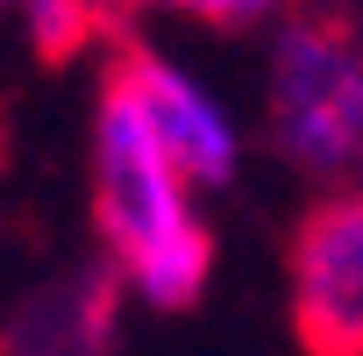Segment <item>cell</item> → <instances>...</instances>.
<instances>
[{
	"mask_svg": "<svg viewBox=\"0 0 363 356\" xmlns=\"http://www.w3.org/2000/svg\"><path fill=\"white\" fill-rule=\"evenodd\" d=\"M93 221L114 257V271L150 306H200L214 278V228L193 214L186 178L164 157L150 114L100 79V121H93Z\"/></svg>",
	"mask_w": 363,
	"mask_h": 356,
	"instance_id": "6da1fadb",
	"label": "cell"
},
{
	"mask_svg": "<svg viewBox=\"0 0 363 356\" xmlns=\"http://www.w3.org/2000/svg\"><path fill=\"white\" fill-rule=\"evenodd\" d=\"M271 150L313 178L363 171V8L313 0L299 8L271 50L264 86Z\"/></svg>",
	"mask_w": 363,
	"mask_h": 356,
	"instance_id": "7a4b0ae2",
	"label": "cell"
},
{
	"mask_svg": "<svg viewBox=\"0 0 363 356\" xmlns=\"http://www.w3.org/2000/svg\"><path fill=\"white\" fill-rule=\"evenodd\" d=\"M299 356H363V186L320 193L285 235Z\"/></svg>",
	"mask_w": 363,
	"mask_h": 356,
	"instance_id": "3957f363",
	"label": "cell"
},
{
	"mask_svg": "<svg viewBox=\"0 0 363 356\" xmlns=\"http://www.w3.org/2000/svg\"><path fill=\"white\" fill-rule=\"evenodd\" d=\"M100 79H114V86L150 114L164 157L178 164L186 186H228V178H235V128H228V114H221L186 72H171L143 36L121 29V36L107 43V72H100Z\"/></svg>",
	"mask_w": 363,
	"mask_h": 356,
	"instance_id": "277c9868",
	"label": "cell"
},
{
	"mask_svg": "<svg viewBox=\"0 0 363 356\" xmlns=\"http://www.w3.org/2000/svg\"><path fill=\"white\" fill-rule=\"evenodd\" d=\"M121 335V292L114 271L72 264L43 285H29L0 321V356H114Z\"/></svg>",
	"mask_w": 363,
	"mask_h": 356,
	"instance_id": "5b68a950",
	"label": "cell"
},
{
	"mask_svg": "<svg viewBox=\"0 0 363 356\" xmlns=\"http://www.w3.org/2000/svg\"><path fill=\"white\" fill-rule=\"evenodd\" d=\"M121 22H128L121 0H29V43H36V65L57 72V65H72L79 50L114 43Z\"/></svg>",
	"mask_w": 363,
	"mask_h": 356,
	"instance_id": "8992f818",
	"label": "cell"
},
{
	"mask_svg": "<svg viewBox=\"0 0 363 356\" xmlns=\"http://www.w3.org/2000/svg\"><path fill=\"white\" fill-rule=\"evenodd\" d=\"M121 8L135 15V8H178V15H193V22H207V29H250L257 15H271L278 0H121Z\"/></svg>",
	"mask_w": 363,
	"mask_h": 356,
	"instance_id": "52a82bcc",
	"label": "cell"
},
{
	"mask_svg": "<svg viewBox=\"0 0 363 356\" xmlns=\"http://www.w3.org/2000/svg\"><path fill=\"white\" fill-rule=\"evenodd\" d=\"M0 150H8V143H0Z\"/></svg>",
	"mask_w": 363,
	"mask_h": 356,
	"instance_id": "ba28073f",
	"label": "cell"
}]
</instances>
